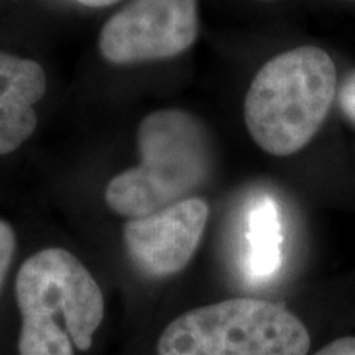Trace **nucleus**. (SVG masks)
<instances>
[{"label":"nucleus","mask_w":355,"mask_h":355,"mask_svg":"<svg viewBox=\"0 0 355 355\" xmlns=\"http://www.w3.org/2000/svg\"><path fill=\"white\" fill-rule=\"evenodd\" d=\"M198 0H132L99 35L109 63L127 66L175 58L198 38Z\"/></svg>","instance_id":"5"},{"label":"nucleus","mask_w":355,"mask_h":355,"mask_svg":"<svg viewBox=\"0 0 355 355\" xmlns=\"http://www.w3.org/2000/svg\"><path fill=\"white\" fill-rule=\"evenodd\" d=\"M314 355H355V337L337 339Z\"/></svg>","instance_id":"11"},{"label":"nucleus","mask_w":355,"mask_h":355,"mask_svg":"<svg viewBox=\"0 0 355 355\" xmlns=\"http://www.w3.org/2000/svg\"><path fill=\"white\" fill-rule=\"evenodd\" d=\"M207 217V202L191 196L153 214L128 219L123 225L128 255L148 277L180 273L196 254Z\"/></svg>","instance_id":"6"},{"label":"nucleus","mask_w":355,"mask_h":355,"mask_svg":"<svg viewBox=\"0 0 355 355\" xmlns=\"http://www.w3.org/2000/svg\"><path fill=\"white\" fill-rule=\"evenodd\" d=\"M48 83L37 61L0 51V155L15 152L37 128L35 104Z\"/></svg>","instance_id":"7"},{"label":"nucleus","mask_w":355,"mask_h":355,"mask_svg":"<svg viewBox=\"0 0 355 355\" xmlns=\"http://www.w3.org/2000/svg\"><path fill=\"white\" fill-rule=\"evenodd\" d=\"M140 163L114 176L105 202L115 214L135 219L191 198L211 170V148L202 123L180 109L148 114L137 133Z\"/></svg>","instance_id":"3"},{"label":"nucleus","mask_w":355,"mask_h":355,"mask_svg":"<svg viewBox=\"0 0 355 355\" xmlns=\"http://www.w3.org/2000/svg\"><path fill=\"white\" fill-rule=\"evenodd\" d=\"M339 104L344 114L355 122V71L344 79L339 87Z\"/></svg>","instance_id":"10"},{"label":"nucleus","mask_w":355,"mask_h":355,"mask_svg":"<svg viewBox=\"0 0 355 355\" xmlns=\"http://www.w3.org/2000/svg\"><path fill=\"white\" fill-rule=\"evenodd\" d=\"M15 234L7 222L0 219V288L3 285V279L8 272V266L12 263L13 254H15Z\"/></svg>","instance_id":"9"},{"label":"nucleus","mask_w":355,"mask_h":355,"mask_svg":"<svg viewBox=\"0 0 355 355\" xmlns=\"http://www.w3.org/2000/svg\"><path fill=\"white\" fill-rule=\"evenodd\" d=\"M283 222L278 204L261 194L250 204L245 217L243 270L254 283H265L279 272L283 263Z\"/></svg>","instance_id":"8"},{"label":"nucleus","mask_w":355,"mask_h":355,"mask_svg":"<svg viewBox=\"0 0 355 355\" xmlns=\"http://www.w3.org/2000/svg\"><path fill=\"white\" fill-rule=\"evenodd\" d=\"M21 314L20 355L87 350L104 318V296L89 270L63 248H44L21 265L15 282Z\"/></svg>","instance_id":"1"},{"label":"nucleus","mask_w":355,"mask_h":355,"mask_svg":"<svg viewBox=\"0 0 355 355\" xmlns=\"http://www.w3.org/2000/svg\"><path fill=\"white\" fill-rule=\"evenodd\" d=\"M308 349V331L291 311L255 298L188 311L158 339V355H306Z\"/></svg>","instance_id":"4"},{"label":"nucleus","mask_w":355,"mask_h":355,"mask_svg":"<svg viewBox=\"0 0 355 355\" xmlns=\"http://www.w3.org/2000/svg\"><path fill=\"white\" fill-rule=\"evenodd\" d=\"M337 94V69L318 46L279 53L261 66L243 101L252 139L275 157L303 150L322 127Z\"/></svg>","instance_id":"2"},{"label":"nucleus","mask_w":355,"mask_h":355,"mask_svg":"<svg viewBox=\"0 0 355 355\" xmlns=\"http://www.w3.org/2000/svg\"><path fill=\"white\" fill-rule=\"evenodd\" d=\"M78 2H79V3H83V6L99 8V7H109V6H114V3L121 2V0H78Z\"/></svg>","instance_id":"12"}]
</instances>
